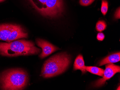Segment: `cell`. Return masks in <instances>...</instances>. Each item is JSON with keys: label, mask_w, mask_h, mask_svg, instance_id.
<instances>
[{"label": "cell", "mask_w": 120, "mask_h": 90, "mask_svg": "<svg viewBox=\"0 0 120 90\" xmlns=\"http://www.w3.org/2000/svg\"><path fill=\"white\" fill-rule=\"evenodd\" d=\"M28 82V74L20 68L8 70L0 74V88L2 90H22Z\"/></svg>", "instance_id": "6da1fadb"}, {"label": "cell", "mask_w": 120, "mask_h": 90, "mask_svg": "<svg viewBox=\"0 0 120 90\" xmlns=\"http://www.w3.org/2000/svg\"><path fill=\"white\" fill-rule=\"evenodd\" d=\"M41 51L31 41L20 40L10 43L0 42V54L4 56L35 55L39 53Z\"/></svg>", "instance_id": "7a4b0ae2"}, {"label": "cell", "mask_w": 120, "mask_h": 90, "mask_svg": "<svg viewBox=\"0 0 120 90\" xmlns=\"http://www.w3.org/2000/svg\"><path fill=\"white\" fill-rule=\"evenodd\" d=\"M70 62L71 57L66 53L56 54L45 62L41 76L44 78H49L62 74L66 70Z\"/></svg>", "instance_id": "3957f363"}, {"label": "cell", "mask_w": 120, "mask_h": 90, "mask_svg": "<svg viewBox=\"0 0 120 90\" xmlns=\"http://www.w3.org/2000/svg\"><path fill=\"white\" fill-rule=\"evenodd\" d=\"M27 37L28 33L20 25L11 24L0 25V40L10 42Z\"/></svg>", "instance_id": "277c9868"}, {"label": "cell", "mask_w": 120, "mask_h": 90, "mask_svg": "<svg viewBox=\"0 0 120 90\" xmlns=\"http://www.w3.org/2000/svg\"><path fill=\"white\" fill-rule=\"evenodd\" d=\"M63 0H46L44 16L50 18L60 16L64 12Z\"/></svg>", "instance_id": "5b68a950"}, {"label": "cell", "mask_w": 120, "mask_h": 90, "mask_svg": "<svg viewBox=\"0 0 120 90\" xmlns=\"http://www.w3.org/2000/svg\"><path fill=\"white\" fill-rule=\"evenodd\" d=\"M120 72V67L119 66L114 65L112 63L107 64L102 78L96 81L94 84V86L95 87H99L103 86L106 83V81L110 79L115 74Z\"/></svg>", "instance_id": "8992f818"}, {"label": "cell", "mask_w": 120, "mask_h": 90, "mask_svg": "<svg viewBox=\"0 0 120 90\" xmlns=\"http://www.w3.org/2000/svg\"><path fill=\"white\" fill-rule=\"evenodd\" d=\"M36 42L37 45L42 49L41 53L39 55L41 59L44 58L59 50L58 47L53 45L49 42L44 40L37 39Z\"/></svg>", "instance_id": "52a82bcc"}, {"label": "cell", "mask_w": 120, "mask_h": 90, "mask_svg": "<svg viewBox=\"0 0 120 90\" xmlns=\"http://www.w3.org/2000/svg\"><path fill=\"white\" fill-rule=\"evenodd\" d=\"M32 7L36 11L44 16L45 9L46 0H29Z\"/></svg>", "instance_id": "ba28073f"}, {"label": "cell", "mask_w": 120, "mask_h": 90, "mask_svg": "<svg viewBox=\"0 0 120 90\" xmlns=\"http://www.w3.org/2000/svg\"><path fill=\"white\" fill-rule=\"evenodd\" d=\"M120 60V52L113 54L108 56L99 62V66L103 65L105 64L116 63Z\"/></svg>", "instance_id": "9c48e42d"}, {"label": "cell", "mask_w": 120, "mask_h": 90, "mask_svg": "<svg viewBox=\"0 0 120 90\" xmlns=\"http://www.w3.org/2000/svg\"><path fill=\"white\" fill-rule=\"evenodd\" d=\"M73 69L75 70H81L82 74H84L87 72L83 57L81 55H79L76 58L74 62Z\"/></svg>", "instance_id": "30bf717a"}, {"label": "cell", "mask_w": 120, "mask_h": 90, "mask_svg": "<svg viewBox=\"0 0 120 90\" xmlns=\"http://www.w3.org/2000/svg\"><path fill=\"white\" fill-rule=\"evenodd\" d=\"M86 69L92 74L101 76H103L104 71L102 68L96 66H86Z\"/></svg>", "instance_id": "8fae6325"}, {"label": "cell", "mask_w": 120, "mask_h": 90, "mask_svg": "<svg viewBox=\"0 0 120 90\" xmlns=\"http://www.w3.org/2000/svg\"><path fill=\"white\" fill-rule=\"evenodd\" d=\"M106 23L104 21H99L96 23V28L98 31L101 32L106 29Z\"/></svg>", "instance_id": "7c38bea8"}, {"label": "cell", "mask_w": 120, "mask_h": 90, "mask_svg": "<svg viewBox=\"0 0 120 90\" xmlns=\"http://www.w3.org/2000/svg\"><path fill=\"white\" fill-rule=\"evenodd\" d=\"M108 8V2L105 0H103L102 1L101 12L104 15H105L107 13Z\"/></svg>", "instance_id": "4fadbf2b"}, {"label": "cell", "mask_w": 120, "mask_h": 90, "mask_svg": "<svg viewBox=\"0 0 120 90\" xmlns=\"http://www.w3.org/2000/svg\"><path fill=\"white\" fill-rule=\"evenodd\" d=\"M95 0H80L79 3L82 6H87L91 4Z\"/></svg>", "instance_id": "5bb4252c"}, {"label": "cell", "mask_w": 120, "mask_h": 90, "mask_svg": "<svg viewBox=\"0 0 120 90\" xmlns=\"http://www.w3.org/2000/svg\"><path fill=\"white\" fill-rule=\"evenodd\" d=\"M105 35L102 33H99L97 36V39L99 41H102L104 39Z\"/></svg>", "instance_id": "9a60e30c"}, {"label": "cell", "mask_w": 120, "mask_h": 90, "mask_svg": "<svg viewBox=\"0 0 120 90\" xmlns=\"http://www.w3.org/2000/svg\"><path fill=\"white\" fill-rule=\"evenodd\" d=\"M115 18L116 19H119L120 18V7L116 10L115 14Z\"/></svg>", "instance_id": "2e32d148"}, {"label": "cell", "mask_w": 120, "mask_h": 90, "mask_svg": "<svg viewBox=\"0 0 120 90\" xmlns=\"http://www.w3.org/2000/svg\"><path fill=\"white\" fill-rule=\"evenodd\" d=\"M5 0H0V3L4 2V1H5Z\"/></svg>", "instance_id": "e0dca14e"}]
</instances>
